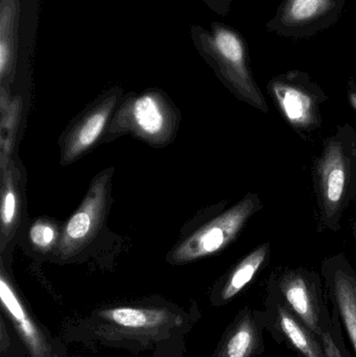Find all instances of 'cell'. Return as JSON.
<instances>
[{"instance_id":"obj_17","label":"cell","mask_w":356,"mask_h":357,"mask_svg":"<svg viewBox=\"0 0 356 357\" xmlns=\"http://www.w3.org/2000/svg\"><path fill=\"white\" fill-rule=\"evenodd\" d=\"M1 144H2V167L6 165V158L10 153L13 146V139L17 131V116L19 114V102L17 100L10 102L6 92V86H1Z\"/></svg>"},{"instance_id":"obj_16","label":"cell","mask_w":356,"mask_h":357,"mask_svg":"<svg viewBox=\"0 0 356 357\" xmlns=\"http://www.w3.org/2000/svg\"><path fill=\"white\" fill-rule=\"evenodd\" d=\"M321 339L326 357H355L345 343L344 329L334 308L328 310L324 316Z\"/></svg>"},{"instance_id":"obj_12","label":"cell","mask_w":356,"mask_h":357,"mask_svg":"<svg viewBox=\"0 0 356 357\" xmlns=\"http://www.w3.org/2000/svg\"><path fill=\"white\" fill-rule=\"evenodd\" d=\"M259 310L245 308L224 342L219 357H261L265 354Z\"/></svg>"},{"instance_id":"obj_1","label":"cell","mask_w":356,"mask_h":357,"mask_svg":"<svg viewBox=\"0 0 356 357\" xmlns=\"http://www.w3.org/2000/svg\"><path fill=\"white\" fill-rule=\"evenodd\" d=\"M313 183L318 207V231L338 232L347 208L356 203V130L338 126L324 140L313 163Z\"/></svg>"},{"instance_id":"obj_15","label":"cell","mask_w":356,"mask_h":357,"mask_svg":"<svg viewBox=\"0 0 356 357\" xmlns=\"http://www.w3.org/2000/svg\"><path fill=\"white\" fill-rule=\"evenodd\" d=\"M2 195H1V250L6 249L14 236L18 227L20 216V189L17 171L14 165L2 169Z\"/></svg>"},{"instance_id":"obj_18","label":"cell","mask_w":356,"mask_h":357,"mask_svg":"<svg viewBox=\"0 0 356 357\" xmlns=\"http://www.w3.org/2000/svg\"><path fill=\"white\" fill-rule=\"evenodd\" d=\"M108 318L125 328L141 329L158 324L162 319V312L121 307L108 312Z\"/></svg>"},{"instance_id":"obj_5","label":"cell","mask_w":356,"mask_h":357,"mask_svg":"<svg viewBox=\"0 0 356 357\" xmlns=\"http://www.w3.org/2000/svg\"><path fill=\"white\" fill-rule=\"evenodd\" d=\"M326 297L321 275L309 268H277L268 280L265 299L286 306L320 337L324 316L330 310Z\"/></svg>"},{"instance_id":"obj_7","label":"cell","mask_w":356,"mask_h":357,"mask_svg":"<svg viewBox=\"0 0 356 357\" xmlns=\"http://www.w3.org/2000/svg\"><path fill=\"white\" fill-rule=\"evenodd\" d=\"M346 1L282 0L275 16L267 23V29L293 41L311 39L339 22Z\"/></svg>"},{"instance_id":"obj_3","label":"cell","mask_w":356,"mask_h":357,"mask_svg":"<svg viewBox=\"0 0 356 357\" xmlns=\"http://www.w3.org/2000/svg\"><path fill=\"white\" fill-rule=\"evenodd\" d=\"M263 208L256 193L249 192L228 209L215 212L194 232L182 238L173 248L169 260L187 264L223 251L244 230L249 220Z\"/></svg>"},{"instance_id":"obj_21","label":"cell","mask_w":356,"mask_h":357,"mask_svg":"<svg viewBox=\"0 0 356 357\" xmlns=\"http://www.w3.org/2000/svg\"><path fill=\"white\" fill-rule=\"evenodd\" d=\"M353 235H355V248H356V218L355 224H353Z\"/></svg>"},{"instance_id":"obj_10","label":"cell","mask_w":356,"mask_h":357,"mask_svg":"<svg viewBox=\"0 0 356 357\" xmlns=\"http://www.w3.org/2000/svg\"><path fill=\"white\" fill-rule=\"evenodd\" d=\"M321 276L326 296L336 310L356 356V273L343 253L322 262Z\"/></svg>"},{"instance_id":"obj_13","label":"cell","mask_w":356,"mask_h":357,"mask_svg":"<svg viewBox=\"0 0 356 357\" xmlns=\"http://www.w3.org/2000/svg\"><path fill=\"white\" fill-rule=\"evenodd\" d=\"M272 255L270 243H261L238 262L226 275L217 291L219 301L229 302L240 295L268 266Z\"/></svg>"},{"instance_id":"obj_20","label":"cell","mask_w":356,"mask_h":357,"mask_svg":"<svg viewBox=\"0 0 356 357\" xmlns=\"http://www.w3.org/2000/svg\"><path fill=\"white\" fill-rule=\"evenodd\" d=\"M347 100L356 113V81L353 77H350L347 83Z\"/></svg>"},{"instance_id":"obj_2","label":"cell","mask_w":356,"mask_h":357,"mask_svg":"<svg viewBox=\"0 0 356 357\" xmlns=\"http://www.w3.org/2000/svg\"><path fill=\"white\" fill-rule=\"evenodd\" d=\"M194 39L201 54L238 100L261 112H269L251 69L248 44L240 31L223 23H213L210 31L194 27Z\"/></svg>"},{"instance_id":"obj_8","label":"cell","mask_w":356,"mask_h":357,"mask_svg":"<svg viewBox=\"0 0 356 357\" xmlns=\"http://www.w3.org/2000/svg\"><path fill=\"white\" fill-rule=\"evenodd\" d=\"M111 178L112 172L105 171L92 181L81 206L61 231L56 247L61 257L77 255L98 236L110 206Z\"/></svg>"},{"instance_id":"obj_6","label":"cell","mask_w":356,"mask_h":357,"mask_svg":"<svg viewBox=\"0 0 356 357\" xmlns=\"http://www.w3.org/2000/svg\"><path fill=\"white\" fill-rule=\"evenodd\" d=\"M178 113L160 91H146L127 98L115 112L109 129L112 135L129 133L152 146H165L177 131Z\"/></svg>"},{"instance_id":"obj_14","label":"cell","mask_w":356,"mask_h":357,"mask_svg":"<svg viewBox=\"0 0 356 357\" xmlns=\"http://www.w3.org/2000/svg\"><path fill=\"white\" fill-rule=\"evenodd\" d=\"M19 0L0 1V79L8 87L15 77L18 45Z\"/></svg>"},{"instance_id":"obj_19","label":"cell","mask_w":356,"mask_h":357,"mask_svg":"<svg viewBox=\"0 0 356 357\" xmlns=\"http://www.w3.org/2000/svg\"><path fill=\"white\" fill-rule=\"evenodd\" d=\"M29 235L33 247L40 251H49L52 248L58 247L61 232L52 220H39L31 226Z\"/></svg>"},{"instance_id":"obj_9","label":"cell","mask_w":356,"mask_h":357,"mask_svg":"<svg viewBox=\"0 0 356 357\" xmlns=\"http://www.w3.org/2000/svg\"><path fill=\"white\" fill-rule=\"evenodd\" d=\"M259 319L261 326L278 344L299 357H326L321 337L279 302L265 299Z\"/></svg>"},{"instance_id":"obj_11","label":"cell","mask_w":356,"mask_h":357,"mask_svg":"<svg viewBox=\"0 0 356 357\" xmlns=\"http://www.w3.org/2000/svg\"><path fill=\"white\" fill-rule=\"evenodd\" d=\"M118 92H112L86 111L69 129L61 146V162L70 165L96 144L110 126L111 117L118 102Z\"/></svg>"},{"instance_id":"obj_4","label":"cell","mask_w":356,"mask_h":357,"mask_svg":"<svg viewBox=\"0 0 356 357\" xmlns=\"http://www.w3.org/2000/svg\"><path fill=\"white\" fill-rule=\"evenodd\" d=\"M267 90L282 119L303 139H309L321 129L322 106L330 98L309 73H280L270 79Z\"/></svg>"}]
</instances>
